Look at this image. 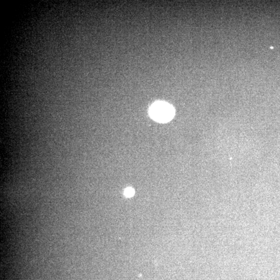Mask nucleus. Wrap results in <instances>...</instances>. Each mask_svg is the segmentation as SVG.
Here are the masks:
<instances>
[{
  "instance_id": "nucleus-1",
  "label": "nucleus",
  "mask_w": 280,
  "mask_h": 280,
  "mask_svg": "<svg viewBox=\"0 0 280 280\" xmlns=\"http://www.w3.org/2000/svg\"><path fill=\"white\" fill-rule=\"evenodd\" d=\"M150 116L159 123H166L170 121L174 115V109L169 104L165 102H157L150 107Z\"/></svg>"
},
{
  "instance_id": "nucleus-2",
  "label": "nucleus",
  "mask_w": 280,
  "mask_h": 280,
  "mask_svg": "<svg viewBox=\"0 0 280 280\" xmlns=\"http://www.w3.org/2000/svg\"><path fill=\"white\" fill-rule=\"evenodd\" d=\"M134 194V191L133 189L131 188V187L127 188L124 190V196L127 197H131L133 196Z\"/></svg>"
}]
</instances>
